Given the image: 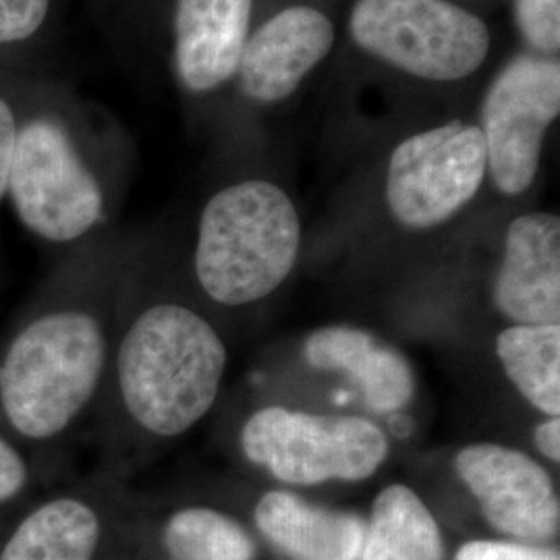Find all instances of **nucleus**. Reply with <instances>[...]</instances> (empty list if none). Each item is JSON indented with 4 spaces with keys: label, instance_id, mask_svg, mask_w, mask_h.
Segmentation results:
<instances>
[{
    "label": "nucleus",
    "instance_id": "obj_1",
    "mask_svg": "<svg viewBox=\"0 0 560 560\" xmlns=\"http://www.w3.org/2000/svg\"><path fill=\"white\" fill-rule=\"evenodd\" d=\"M88 113L46 73H23L20 122L7 198L21 224L48 243H73L94 231L106 208L88 156Z\"/></svg>",
    "mask_w": 560,
    "mask_h": 560
},
{
    "label": "nucleus",
    "instance_id": "obj_2",
    "mask_svg": "<svg viewBox=\"0 0 560 560\" xmlns=\"http://www.w3.org/2000/svg\"><path fill=\"white\" fill-rule=\"evenodd\" d=\"M224 368L219 332L175 303L143 312L120 342L122 400L131 418L159 436H179L210 411Z\"/></svg>",
    "mask_w": 560,
    "mask_h": 560
},
{
    "label": "nucleus",
    "instance_id": "obj_3",
    "mask_svg": "<svg viewBox=\"0 0 560 560\" xmlns=\"http://www.w3.org/2000/svg\"><path fill=\"white\" fill-rule=\"evenodd\" d=\"M300 245V214L291 198L270 180H243L203 206L196 275L212 300L245 305L279 289Z\"/></svg>",
    "mask_w": 560,
    "mask_h": 560
},
{
    "label": "nucleus",
    "instance_id": "obj_4",
    "mask_svg": "<svg viewBox=\"0 0 560 560\" xmlns=\"http://www.w3.org/2000/svg\"><path fill=\"white\" fill-rule=\"evenodd\" d=\"M106 360L101 324L57 312L25 326L0 365V402L21 436L60 434L96 393Z\"/></svg>",
    "mask_w": 560,
    "mask_h": 560
},
{
    "label": "nucleus",
    "instance_id": "obj_5",
    "mask_svg": "<svg viewBox=\"0 0 560 560\" xmlns=\"http://www.w3.org/2000/svg\"><path fill=\"white\" fill-rule=\"evenodd\" d=\"M349 32L363 52L421 80L469 78L490 50L486 23L448 0H358Z\"/></svg>",
    "mask_w": 560,
    "mask_h": 560
},
{
    "label": "nucleus",
    "instance_id": "obj_6",
    "mask_svg": "<svg viewBox=\"0 0 560 560\" xmlns=\"http://www.w3.org/2000/svg\"><path fill=\"white\" fill-rule=\"evenodd\" d=\"M241 446L252 463L295 486L368 480L388 457V441L372 421L284 407L254 413L243 428Z\"/></svg>",
    "mask_w": 560,
    "mask_h": 560
},
{
    "label": "nucleus",
    "instance_id": "obj_7",
    "mask_svg": "<svg viewBox=\"0 0 560 560\" xmlns=\"http://www.w3.org/2000/svg\"><path fill=\"white\" fill-rule=\"evenodd\" d=\"M488 171L480 127L451 120L395 148L386 173V201L407 229H432L476 198Z\"/></svg>",
    "mask_w": 560,
    "mask_h": 560
},
{
    "label": "nucleus",
    "instance_id": "obj_8",
    "mask_svg": "<svg viewBox=\"0 0 560 560\" xmlns=\"http://www.w3.org/2000/svg\"><path fill=\"white\" fill-rule=\"evenodd\" d=\"M560 113V62L536 52L511 60L492 81L481 108L488 171L504 196L536 179L541 143Z\"/></svg>",
    "mask_w": 560,
    "mask_h": 560
},
{
    "label": "nucleus",
    "instance_id": "obj_9",
    "mask_svg": "<svg viewBox=\"0 0 560 560\" xmlns=\"http://www.w3.org/2000/svg\"><path fill=\"white\" fill-rule=\"evenodd\" d=\"M455 469L494 529L525 541L559 534L555 483L527 455L499 444H471L457 455Z\"/></svg>",
    "mask_w": 560,
    "mask_h": 560
},
{
    "label": "nucleus",
    "instance_id": "obj_10",
    "mask_svg": "<svg viewBox=\"0 0 560 560\" xmlns=\"http://www.w3.org/2000/svg\"><path fill=\"white\" fill-rule=\"evenodd\" d=\"M335 46V25L322 11L287 7L258 27L241 52L240 85L260 104L289 98Z\"/></svg>",
    "mask_w": 560,
    "mask_h": 560
},
{
    "label": "nucleus",
    "instance_id": "obj_11",
    "mask_svg": "<svg viewBox=\"0 0 560 560\" xmlns=\"http://www.w3.org/2000/svg\"><path fill=\"white\" fill-rule=\"evenodd\" d=\"M254 0H173V67L187 94L233 80L249 38Z\"/></svg>",
    "mask_w": 560,
    "mask_h": 560
},
{
    "label": "nucleus",
    "instance_id": "obj_12",
    "mask_svg": "<svg viewBox=\"0 0 560 560\" xmlns=\"http://www.w3.org/2000/svg\"><path fill=\"white\" fill-rule=\"evenodd\" d=\"M502 314L517 324H560V221L532 212L511 222L494 284Z\"/></svg>",
    "mask_w": 560,
    "mask_h": 560
},
{
    "label": "nucleus",
    "instance_id": "obj_13",
    "mask_svg": "<svg viewBox=\"0 0 560 560\" xmlns=\"http://www.w3.org/2000/svg\"><path fill=\"white\" fill-rule=\"evenodd\" d=\"M303 358L316 370L345 372L360 386L370 409L399 411L416 395L411 363L397 349L353 326H326L303 345Z\"/></svg>",
    "mask_w": 560,
    "mask_h": 560
},
{
    "label": "nucleus",
    "instance_id": "obj_14",
    "mask_svg": "<svg viewBox=\"0 0 560 560\" xmlns=\"http://www.w3.org/2000/svg\"><path fill=\"white\" fill-rule=\"evenodd\" d=\"M256 523L293 560H358L365 536V523L358 515L316 506L280 490L261 497Z\"/></svg>",
    "mask_w": 560,
    "mask_h": 560
},
{
    "label": "nucleus",
    "instance_id": "obj_15",
    "mask_svg": "<svg viewBox=\"0 0 560 560\" xmlns=\"http://www.w3.org/2000/svg\"><path fill=\"white\" fill-rule=\"evenodd\" d=\"M441 527L420 497L395 483L374 502L358 560H442Z\"/></svg>",
    "mask_w": 560,
    "mask_h": 560
},
{
    "label": "nucleus",
    "instance_id": "obj_16",
    "mask_svg": "<svg viewBox=\"0 0 560 560\" xmlns=\"http://www.w3.org/2000/svg\"><path fill=\"white\" fill-rule=\"evenodd\" d=\"M101 540L96 513L80 501L46 502L21 523L0 560H92Z\"/></svg>",
    "mask_w": 560,
    "mask_h": 560
},
{
    "label": "nucleus",
    "instance_id": "obj_17",
    "mask_svg": "<svg viewBox=\"0 0 560 560\" xmlns=\"http://www.w3.org/2000/svg\"><path fill=\"white\" fill-rule=\"evenodd\" d=\"M497 353L504 374L548 418L560 413V324H517L502 330Z\"/></svg>",
    "mask_w": 560,
    "mask_h": 560
},
{
    "label": "nucleus",
    "instance_id": "obj_18",
    "mask_svg": "<svg viewBox=\"0 0 560 560\" xmlns=\"http://www.w3.org/2000/svg\"><path fill=\"white\" fill-rule=\"evenodd\" d=\"M67 0H0V69L46 73Z\"/></svg>",
    "mask_w": 560,
    "mask_h": 560
},
{
    "label": "nucleus",
    "instance_id": "obj_19",
    "mask_svg": "<svg viewBox=\"0 0 560 560\" xmlns=\"http://www.w3.org/2000/svg\"><path fill=\"white\" fill-rule=\"evenodd\" d=\"M173 560H254L256 546L240 523L219 511L194 506L175 513L164 529Z\"/></svg>",
    "mask_w": 560,
    "mask_h": 560
},
{
    "label": "nucleus",
    "instance_id": "obj_20",
    "mask_svg": "<svg viewBox=\"0 0 560 560\" xmlns=\"http://www.w3.org/2000/svg\"><path fill=\"white\" fill-rule=\"evenodd\" d=\"M515 21L536 55H559L560 0H515Z\"/></svg>",
    "mask_w": 560,
    "mask_h": 560
},
{
    "label": "nucleus",
    "instance_id": "obj_21",
    "mask_svg": "<svg viewBox=\"0 0 560 560\" xmlns=\"http://www.w3.org/2000/svg\"><path fill=\"white\" fill-rule=\"evenodd\" d=\"M21 78L23 73L0 69V201L7 198V180L18 140Z\"/></svg>",
    "mask_w": 560,
    "mask_h": 560
},
{
    "label": "nucleus",
    "instance_id": "obj_22",
    "mask_svg": "<svg viewBox=\"0 0 560 560\" xmlns=\"http://www.w3.org/2000/svg\"><path fill=\"white\" fill-rule=\"evenodd\" d=\"M455 560H560L559 552L513 541L476 540L463 544Z\"/></svg>",
    "mask_w": 560,
    "mask_h": 560
},
{
    "label": "nucleus",
    "instance_id": "obj_23",
    "mask_svg": "<svg viewBox=\"0 0 560 560\" xmlns=\"http://www.w3.org/2000/svg\"><path fill=\"white\" fill-rule=\"evenodd\" d=\"M27 481V467L20 453L0 439V504L18 497Z\"/></svg>",
    "mask_w": 560,
    "mask_h": 560
},
{
    "label": "nucleus",
    "instance_id": "obj_24",
    "mask_svg": "<svg viewBox=\"0 0 560 560\" xmlns=\"http://www.w3.org/2000/svg\"><path fill=\"white\" fill-rule=\"evenodd\" d=\"M534 442L538 446L541 455L552 463L560 460V420L559 418H550L544 421L536 432H534Z\"/></svg>",
    "mask_w": 560,
    "mask_h": 560
}]
</instances>
